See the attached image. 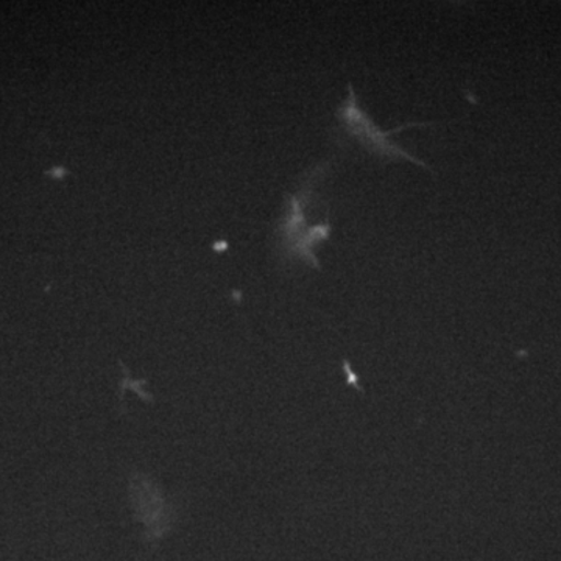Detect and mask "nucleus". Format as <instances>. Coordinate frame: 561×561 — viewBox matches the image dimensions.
I'll return each mask as SVG.
<instances>
[{"instance_id":"f257e3e1","label":"nucleus","mask_w":561,"mask_h":561,"mask_svg":"<svg viewBox=\"0 0 561 561\" xmlns=\"http://www.w3.org/2000/svg\"><path fill=\"white\" fill-rule=\"evenodd\" d=\"M337 117L351 138L359 140L360 146L365 147L370 153L387 158V160L412 161L421 165V168L430 169V165L411 157L408 151L402 150L401 147L389 140V136L393 135V133L402 131L404 128L423 127V125L427 124L413 122V124H405L402 127L393 128V130H381L371 121V117L360 108L351 83L348 84V98L339 106Z\"/></svg>"},{"instance_id":"f03ea898","label":"nucleus","mask_w":561,"mask_h":561,"mask_svg":"<svg viewBox=\"0 0 561 561\" xmlns=\"http://www.w3.org/2000/svg\"><path fill=\"white\" fill-rule=\"evenodd\" d=\"M279 234L287 253L295 254L301 261L312 264L313 267H320L319 261L313 254V247L328 241L331 234L330 224L308 227L300 198L295 195L289 197V213L280 225Z\"/></svg>"}]
</instances>
